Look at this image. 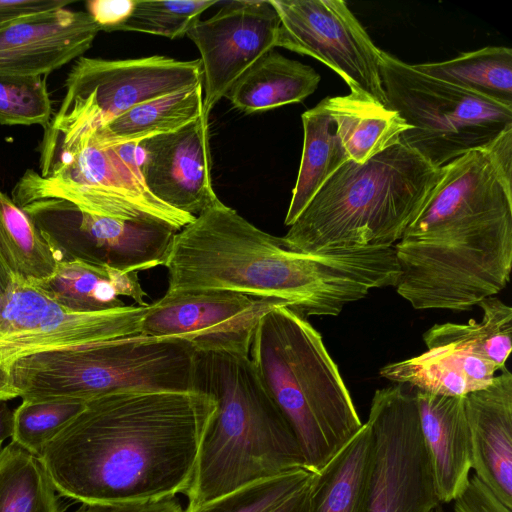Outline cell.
Wrapping results in <instances>:
<instances>
[{
	"mask_svg": "<svg viewBox=\"0 0 512 512\" xmlns=\"http://www.w3.org/2000/svg\"><path fill=\"white\" fill-rule=\"evenodd\" d=\"M214 410L198 391L102 396L87 401L39 458L56 490L81 503L174 498L191 484Z\"/></svg>",
	"mask_w": 512,
	"mask_h": 512,
	"instance_id": "6da1fadb",
	"label": "cell"
},
{
	"mask_svg": "<svg viewBox=\"0 0 512 512\" xmlns=\"http://www.w3.org/2000/svg\"><path fill=\"white\" fill-rule=\"evenodd\" d=\"M380 74L386 107L411 126L399 141L437 168L512 126V107L431 77L385 51Z\"/></svg>",
	"mask_w": 512,
	"mask_h": 512,
	"instance_id": "9c48e42d",
	"label": "cell"
},
{
	"mask_svg": "<svg viewBox=\"0 0 512 512\" xmlns=\"http://www.w3.org/2000/svg\"><path fill=\"white\" fill-rule=\"evenodd\" d=\"M442 172L400 141L364 163L348 161L323 183L283 242L305 253L394 247Z\"/></svg>",
	"mask_w": 512,
	"mask_h": 512,
	"instance_id": "5b68a950",
	"label": "cell"
},
{
	"mask_svg": "<svg viewBox=\"0 0 512 512\" xmlns=\"http://www.w3.org/2000/svg\"><path fill=\"white\" fill-rule=\"evenodd\" d=\"M164 266L167 291H231L305 317L337 316L401 275L394 247L293 251L220 200L174 235Z\"/></svg>",
	"mask_w": 512,
	"mask_h": 512,
	"instance_id": "7a4b0ae2",
	"label": "cell"
},
{
	"mask_svg": "<svg viewBox=\"0 0 512 512\" xmlns=\"http://www.w3.org/2000/svg\"><path fill=\"white\" fill-rule=\"evenodd\" d=\"M249 356L318 472L363 425L321 334L301 313L276 306L260 317Z\"/></svg>",
	"mask_w": 512,
	"mask_h": 512,
	"instance_id": "8992f818",
	"label": "cell"
},
{
	"mask_svg": "<svg viewBox=\"0 0 512 512\" xmlns=\"http://www.w3.org/2000/svg\"><path fill=\"white\" fill-rule=\"evenodd\" d=\"M47 76H0V124L45 127L52 119Z\"/></svg>",
	"mask_w": 512,
	"mask_h": 512,
	"instance_id": "d6a6232c",
	"label": "cell"
},
{
	"mask_svg": "<svg viewBox=\"0 0 512 512\" xmlns=\"http://www.w3.org/2000/svg\"><path fill=\"white\" fill-rule=\"evenodd\" d=\"M312 480L304 488L290 496L269 512H312Z\"/></svg>",
	"mask_w": 512,
	"mask_h": 512,
	"instance_id": "f35d334b",
	"label": "cell"
},
{
	"mask_svg": "<svg viewBox=\"0 0 512 512\" xmlns=\"http://www.w3.org/2000/svg\"><path fill=\"white\" fill-rule=\"evenodd\" d=\"M279 17L275 47L311 56L339 74L350 93L386 106L382 50L342 0H270Z\"/></svg>",
	"mask_w": 512,
	"mask_h": 512,
	"instance_id": "2e32d148",
	"label": "cell"
},
{
	"mask_svg": "<svg viewBox=\"0 0 512 512\" xmlns=\"http://www.w3.org/2000/svg\"><path fill=\"white\" fill-rule=\"evenodd\" d=\"M136 0H90L87 13L100 30L114 32L131 15Z\"/></svg>",
	"mask_w": 512,
	"mask_h": 512,
	"instance_id": "e575fe53",
	"label": "cell"
},
{
	"mask_svg": "<svg viewBox=\"0 0 512 512\" xmlns=\"http://www.w3.org/2000/svg\"><path fill=\"white\" fill-rule=\"evenodd\" d=\"M70 0H0V26L34 14L65 8Z\"/></svg>",
	"mask_w": 512,
	"mask_h": 512,
	"instance_id": "8d00e7d4",
	"label": "cell"
},
{
	"mask_svg": "<svg viewBox=\"0 0 512 512\" xmlns=\"http://www.w3.org/2000/svg\"><path fill=\"white\" fill-rule=\"evenodd\" d=\"M431 77L512 107V50L489 46L442 62L414 64Z\"/></svg>",
	"mask_w": 512,
	"mask_h": 512,
	"instance_id": "83f0119b",
	"label": "cell"
},
{
	"mask_svg": "<svg viewBox=\"0 0 512 512\" xmlns=\"http://www.w3.org/2000/svg\"><path fill=\"white\" fill-rule=\"evenodd\" d=\"M315 473L300 467L250 483L183 512H269L308 485Z\"/></svg>",
	"mask_w": 512,
	"mask_h": 512,
	"instance_id": "f546056e",
	"label": "cell"
},
{
	"mask_svg": "<svg viewBox=\"0 0 512 512\" xmlns=\"http://www.w3.org/2000/svg\"><path fill=\"white\" fill-rule=\"evenodd\" d=\"M69 311L95 313L126 306L121 297L148 306L138 273L81 261H58L54 274L32 285Z\"/></svg>",
	"mask_w": 512,
	"mask_h": 512,
	"instance_id": "603a6c76",
	"label": "cell"
},
{
	"mask_svg": "<svg viewBox=\"0 0 512 512\" xmlns=\"http://www.w3.org/2000/svg\"><path fill=\"white\" fill-rule=\"evenodd\" d=\"M194 347L137 334L26 356L9 372L5 401L87 402L122 392H189Z\"/></svg>",
	"mask_w": 512,
	"mask_h": 512,
	"instance_id": "52a82bcc",
	"label": "cell"
},
{
	"mask_svg": "<svg viewBox=\"0 0 512 512\" xmlns=\"http://www.w3.org/2000/svg\"><path fill=\"white\" fill-rule=\"evenodd\" d=\"M13 282L14 279L12 274L0 257V303L4 296L7 294Z\"/></svg>",
	"mask_w": 512,
	"mask_h": 512,
	"instance_id": "60d3db41",
	"label": "cell"
},
{
	"mask_svg": "<svg viewBox=\"0 0 512 512\" xmlns=\"http://www.w3.org/2000/svg\"><path fill=\"white\" fill-rule=\"evenodd\" d=\"M279 17L270 0L228 1L186 33L200 53L204 112L209 115L234 82L276 48Z\"/></svg>",
	"mask_w": 512,
	"mask_h": 512,
	"instance_id": "ac0fdd59",
	"label": "cell"
},
{
	"mask_svg": "<svg viewBox=\"0 0 512 512\" xmlns=\"http://www.w3.org/2000/svg\"><path fill=\"white\" fill-rule=\"evenodd\" d=\"M482 318L435 324L423 335L427 351L380 369L396 384L448 397L488 387L512 349V308L492 296L478 303Z\"/></svg>",
	"mask_w": 512,
	"mask_h": 512,
	"instance_id": "8fae6325",
	"label": "cell"
},
{
	"mask_svg": "<svg viewBox=\"0 0 512 512\" xmlns=\"http://www.w3.org/2000/svg\"><path fill=\"white\" fill-rule=\"evenodd\" d=\"M373 459V433L366 421L316 472L311 484L312 512H369Z\"/></svg>",
	"mask_w": 512,
	"mask_h": 512,
	"instance_id": "cb8c5ba5",
	"label": "cell"
},
{
	"mask_svg": "<svg viewBox=\"0 0 512 512\" xmlns=\"http://www.w3.org/2000/svg\"><path fill=\"white\" fill-rule=\"evenodd\" d=\"M77 400L28 401L14 410L12 441L40 456L45 446L85 407Z\"/></svg>",
	"mask_w": 512,
	"mask_h": 512,
	"instance_id": "4dcf8cb0",
	"label": "cell"
},
{
	"mask_svg": "<svg viewBox=\"0 0 512 512\" xmlns=\"http://www.w3.org/2000/svg\"><path fill=\"white\" fill-rule=\"evenodd\" d=\"M99 31L87 12L66 7L0 26V76H47L82 57Z\"/></svg>",
	"mask_w": 512,
	"mask_h": 512,
	"instance_id": "ffe728a7",
	"label": "cell"
},
{
	"mask_svg": "<svg viewBox=\"0 0 512 512\" xmlns=\"http://www.w3.org/2000/svg\"><path fill=\"white\" fill-rule=\"evenodd\" d=\"M201 78L199 59L80 57L68 73L64 98L44 127L40 146L54 145L83 128L103 126L137 105L194 86Z\"/></svg>",
	"mask_w": 512,
	"mask_h": 512,
	"instance_id": "30bf717a",
	"label": "cell"
},
{
	"mask_svg": "<svg viewBox=\"0 0 512 512\" xmlns=\"http://www.w3.org/2000/svg\"><path fill=\"white\" fill-rule=\"evenodd\" d=\"M302 123V157L286 226L294 223L340 166L366 162L411 128L395 111L352 93L324 98L302 114Z\"/></svg>",
	"mask_w": 512,
	"mask_h": 512,
	"instance_id": "7c38bea8",
	"label": "cell"
},
{
	"mask_svg": "<svg viewBox=\"0 0 512 512\" xmlns=\"http://www.w3.org/2000/svg\"><path fill=\"white\" fill-rule=\"evenodd\" d=\"M191 391L210 396L215 410L185 493L188 504L184 510L250 483L307 467L292 427L248 354L196 351Z\"/></svg>",
	"mask_w": 512,
	"mask_h": 512,
	"instance_id": "277c9868",
	"label": "cell"
},
{
	"mask_svg": "<svg viewBox=\"0 0 512 512\" xmlns=\"http://www.w3.org/2000/svg\"><path fill=\"white\" fill-rule=\"evenodd\" d=\"M14 431V410L6 403L0 401V451L3 442L13 435Z\"/></svg>",
	"mask_w": 512,
	"mask_h": 512,
	"instance_id": "ab89813d",
	"label": "cell"
},
{
	"mask_svg": "<svg viewBox=\"0 0 512 512\" xmlns=\"http://www.w3.org/2000/svg\"><path fill=\"white\" fill-rule=\"evenodd\" d=\"M0 257L14 281L34 285L50 278L58 259L27 213L0 191Z\"/></svg>",
	"mask_w": 512,
	"mask_h": 512,
	"instance_id": "4316f807",
	"label": "cell"
},
{
	"mask_svg": "<svg viewBox=\"0 0 512 512\" xmlns=\"http://www.w3.org/2000/svg\"><path fill=\"white\" fill-rule=\"evenodd\" d=\"M41 459L11 441L0 451V512H60Z\"/></svg>",
	"mask_w": 512,
	"mask_h": 512,
	"instance_id": "f1b7e54d",
	"label": "cell"
},
{
	"mask_svg": "<svg viewBox=\"0 0 512 512\" xmlns=\"http://www.w3.org/2000/svg\"><path fill=\"white\" fill-rule=\"evenodd\" d=\"M434 512H448L445 508L444 504L439 503L436 508L434 509Z\"/></svg>",
	"mask_w": 512,
	"mask_h": 512,
	"instance_id": "b9f144b4",
	"label": "cell"
},
{
	"mask_svg": "<svg viewBox=\"0 0 512 512\" xmlns=\"http://www.w3.org/2000/svg\"><path fill=\"white\" fill-rule=\"evenodd\" d=\"M434 512V511H433Z\"/></svg>",
	"mask_w": 512,
	"mask_h": 512,
	"instance_id": "7bdbcfd3",
	"label": "cell"
},
{
	"mask_svg": "<svg viewBox=\"0 0 512 512\" xmlns=\"http://www.w3.org/2000/svg\"><path fill=\"white\" fill-rule=\"evenodd\" d=\"M416 399L435 493L439 502L446 505L463 493L472 471L464 396L448 397L416 390Z\"/></svg>",
	"mask_w": 512,
	"mask_h": 512,
	"instance_id": "7402d4cb",
	"label": "cell"
},
{
	"mask_svg": "<svg viewBox=\"0 0 512 512\" xmlns=\"http://www.w3.org/2000/svg\"><path fill=\"white\" fill-rule=\"evenodd\" d=\"M94 129H85L39 163L40 172L26 170L12 189V200L21 206L38 199H62L91 214L160 222L177 231L195 219L148 190L139 167L138 144L104 145Z\"/></svg>",
	"mask_w": 512,
	"mask_h": 512,
	"instance_id": "ba28073f",
	"label": "cell"
},
{
	"mask_svg": "<svg viewBox=\"0 0 512 512\" xmlns=\"http://www.w3.org/2000/svg\"><path fill=\"white\" fill-rule=\"evenodd\" d=\"M174 498L138 503H82L74 512H183Z\"/></svg>",
	"mask_w": 512,
	"mask_h": 512,
	"instance_id": "74e56055",
	"label": "cell"
},
{
	"mask_svg": "<svg viewBox=\"0 0 512 512\" xmlns=\"http://www.w3.org/2000/svg\"><path fill=\"white\" fill-rule=\"evenodd\" d=\"M204 113L202 83L137 105L103 126L94 135L108 146L139 144L174 132Z\"/></svg>",
	"mask_w": 512,
	"mask_h": 512,
	"instance_id": "484cf974",
	"label": "cell"
},
{
	"mask_svg": "<svg viewBox=\"0 0 512 512\" xmlns=\"http://www.w3.org/2000/svg\"><path fill=\"white\" fill-rule=\"evenodd\" d=\"M276 306L285 305L225 290L167 291L149 304L140 334L183 339L195 351L249 355L260 317Z\"/></svg>",
	"mask_w": 512,
	"mask_h": 512,
	"instance_id": "e0dca14e",
	"label": "cell"
},
{
	"mask_svg": "<svg viewBox=\"0 0 512 512\" xmlns=\"http://www.w3.org/2000/svg\"><path fill=\"white\" fill-rule=\"evenodd\" d=\"M481 149L488 157L504 188L512 193V126L503 130Z\"/></svg>",
	"mask_w": 512,
	"mask_h": 512,
	"instance_id": "d590c367",
	"label": "cell"
},
{
	"mask_svg": "<svg viewBox=\"0 0 512 512\" xmlns=\"http://www.w3.org/2000/svg\"><path fill=\"white\" fill-rule=\"evenodd\" d=\"M148 306L73 312L34 286L14 281L0 303V401H5L9 372L19 359L140 334V323Z\"/></svg>",
	"mask_w": 512,
	"mask_h": 512,
	"instance_id": "9a60e30c",
	"label": "cell"
},
{
	"mask_svg": "<svg viewBox=\"0 0 512 512\" xmlns=\"http://www.w3.org/2000/svg\"><path fill=\"white\" fill-rule=\"evenodd\" d=\"M397 293L417 310L465 311L502 291L512 268V193L482 149L443 166L394 245Z\"/></svg>",
	"mask_w": 512,
	"mask_h": 512,
	"instance_id": "3957f363",
	"label": "cell"
},
{
	"mask_svg": "<svg viewBox=\"0 0 512 512\" xmlns=\"http://www.w3.org/2000/svg\"><path fill=\"white\" fill-rule=\"evenodd\" d=\"M217 0H136L128 19L115 31H131L175 39L186 35L200 15Z\"/></svg>",
	"mask_w": 512,
	"mask_h": 512,
	"instance_id": "1f68e13d",
	"label": "cell"
},
{
	"mask_svg": "<svg viewBox=\"0 0 512 512\" xmlns=\"http://www.w3.org/2000/svg\"><path fill=\"white\" fill-rule=\"evenodd\" d=\"M19 207L32 219L58 261H81L125 273L165 265L178 232L160 222L91 214L62 199H38Z\"/></svg>",
	"mask_w": 512,
	"mask_h": 512,
	"instance_id": "4fadbf2b",
	"label": "cell"
},
{
	"mask_svg": "<svg viewBox=\"0 0 512 512\" xmlns=\"http://www.w3.org/2000/svg\"><path fill=\"white\" fill-rule=\"evenodd\" d=\"M453 512H512L474 474L453 502Z\"/></svg>",
	"mask_w": 512,
	"mask_h": 512,
	"instance_id": "836d02e7",
	"label": "cell"
},
{
	"mask_svg": "<svg viewBox=\"0 0 512 512\" xmlns=\"http://www.w3.org/2000/svg\"><path fill=\"white\" fill-rule=\"evenodd\" d=\"M474 475L512 509V374L464 396Z\"/></svg>",
	"mask_w": 512,
	"mask_h": 512,
	"instance_id": "44dd1931",
	"label": "cell"
},
{
	"mask_svg": "<svg viewBox=\"0 0 512 512\" xmlns=\"http://www.w3.org/2000/svg\"><path fill=\"white\" fill-rule=\"evenodd\" d=\"M310 66L272 49L256 60L230 87L225 97L246 113L302 102L320 83Z\"/></svg>",
	"mask_w": 512,
	"mask_h": 512,
	"instance_id": "d4e9b609",
	"label": "cell"
},
{
	"mask_svg": "<svg viewBox=\"0 0 512 512\" xmlns=\"http://www.w3.org/2000/svg\"><path fill=\"white\" fill-rule=\"evenodd\" d=\"M367 422L374 439L369 512H433L440 503L423 439L416 390L374 392Z\"/></svg>",
	"mask_w": 512,
	"mask_h": 512,
	"instance_id": "5bb4252c",
	"label": "cell"
},
{
	"mask_svg": "<svg viewBox=\"0 0 512 512\" xmlns=\"http://www.w3.org/2000/svg\"><path fill=\"white\" fill-rule=\"evenodd\" d=\"M205 112L184 127L138 144L148 190L168 206L194 217L215 204L209 124Z\"/></svg>",
	"mask_w": 512,
	"mask_h": 512,
	"instance_id": "d6986e66",
	"label": "cell"
}]
</instances>
